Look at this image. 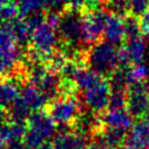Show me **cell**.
I'll list each match as a JSON object with an SVG mask.
<instances>
[{"label":"cell","mask_w":149,"mask_h":149,"mask_svg":"<svg viewBox=\"0 0 149 149\" xmlns=\"http://www.w3.org/2000/svg\"><path fill=\"white\" fill-rule=\"evenodd\" d=\"M30 115H31V111L27 107V105L22 101V99L20 97L8 108V116L10 119V121L24 123V121H27Z\"/></svg>","instance_id":"cell-20"},{"label":"cell","mask_w":149,"mask_h":149,"mask_svg":"<svg viewBox=\"0 0 149 149\" xmlns=\"http://www.w3.org/2000/svg\"><path fill=\"white\" fill-rule=\"evenodd\" d=\"M8 29L10 30L14 41L16 42L17 45L22 47H28L30 45V38H31V28L28 24L27 20L22 16H19L14 21L6 23Z\"/></svg>","instance_id":"cell-16"},{"label":"cell","mask_w":149,"mask_h":149,"mask_svg":"<svg viewBox=\"0 0 149 149\" xmlns=\"http://www.w3.org/2000/svg\"><path fill=\"white\" fill-rule=\"evenodd\" d=\"M22 48L15 42H9L0 45V79L13 78L20 72L23 66Z\"/></svg>","instance_id":"cell-6"},{"label":"cell","mask_w":149,"mask_h":149,"mask_svg":"<svg viewBox=\"0 0 149 149\" xmlns=\"http://www.w3.org/2000/svg\"><path fill=\"white\" fill-rule=\"evenodd\" d=\"M48 113L56 125L63 127H73L83 113V107L76 94L59 95L50 101Z\"/></svg>","instance_id":"cell-4"},{"label":"cell","mask_w":149,"mask_h":149,"mask_svg":"<svg viewBox=\"0 0 149 149\" xmlns=\"http://www.w3.org/2000/svg\"><path fill=\"white\" fill-rule=\"evenodd\" d=\"M111 85L108 78L101 77L91 86L86 87L83 93L84 105L93 114H102L108 109L109 97H111Z\"/></svg>","instance_id":"cell-5"},{"label":"cell","mask_w":149,"mask_h":149,"mask_svg":"<svg viewBox=\"0 0 149 149\" xmlns=\"http://www.w3.org/2000/svg\"><path fill=\"white\" fill-rule=\"evenodd\" d=\"M40 149H54V147L51 146V143H45V144L42 146Z\"/></svg>","instance_id":"cell-31"},{"label":"cell","mask_w":149,"mask_h":149,"mask_svg":"<svg viewBox=\"0 0 149 149\" xmlns=\"http://www.w3.org/2000/svg\"><path fill=\"white\" fill-rule=\"evenodd\" d=\"M126 38L127 37H126V28H125L123 17L116 14L109 13L105 30H104V41L116 47L126 42Z\"/></svg>","instance_id":"cell-13"},{"label":"cell","mask_w":149,"mask_h":149,"mask_svg":"<svg viewBox=\"0 0 149 149\" xmlns=\"http://www.w3.org/2000/svg\"><path fill=\"white\" fill-rule=\"evenodd\" d=\"M139 26L142 35H149V9L139 16Z\"/></svg>","instance_id":"cell-27"},{"label":"cell","mask_w":149,"mask_h":149,"mask_svg":"<svg viewBox=\"0 0 149 149\" xmlns=\"http://www.w3.org/2000/svg\"><path fill=\"white\" fill-rule=\"evenodd\" d=\"M8 149H27L23 144H21V143H17V144H14V146H12V147H9Z\"/></svg>","instance_id":"cell-30"},{"label":"cell","mask_w":149,"mask_h":149,"mask_svg":"<svg viewBox=\"0 0 149 149\" xmlns=\"http://www.w3.org/2000/svg\"><path fill=\"white\" fill-rule=\"evenodd\" d=\"M95 137H97V142H99V143H101L108 148L115 149L116 147L123 146L127 135L122 130L102 126L99 129V132L95 134Z\"/></svg>","instance_id":"cell-18"},{"label":"cell","mask_w":149,"mask_h":149,"mask_svg":"<svg viewBox=\"0 0 149 149\" xmlns=\"http://www.w3.org/2000/svg\"><path fill=\"white\" fill-rule=\"evenodd\" d=\"M149 77V69L144 63L133 64L127 68V78L129 85L136 83H146Z\"/></svg>","instance_id":"cell-21"},{"label":"cell","mask_w":149,"mask_h":149,"mask_svg":"<svg viewBox=\"0 0 149 149\" xmlns=\"http://www.w3.org/2000/svg\"><path fill=\"white\" fill-rule=\"evenodd\" d=\"M19 16L21 15L15 2H0V27L14 21Z\"/></svg>","instance_id":"cell-22"},{"label":"cell","mask_w":149,"mask_h":149,"mask_svg":"<svg viewBox=\"0 0 149 149\" xmlns=\"http://www.w3.org/2000/svg\"><path fill=\"white\" fill-rule=\"evenodd\" d=\"M20 98L27 105V107L31 111V113L42 111V108L45 107V105L48 104V99L43 95V93L37 87L28 83H26L21 87Z\"/></svg>","instance_id":"cell-14"},{"label":"cell","mask_w":149,"mask_h":149,"mask_svg":"<svg viewBox=\"0 0 149 149\" xmlns=\"http://www.w3.org/2000/svg\"><path fill=\"white\" fill-rule=\"evenodd\" d=\"M101 125L104 127L119 129L122 132H127L128 129H132L133 123V116L129 114V112L126 108L122 109H107L105 113L100 115Z\"/></svg>","instance_id":"cell-12"},{"label":"cell","mask_w":149,"mask_h":149,"mask_svg":"<svg viewBox=\"0 0 149 149\" xmlns=\"http://www.w3.org/2000/svg\"><path fill=\"white\" fill-rule=\"evenodd\" d=\"M85 64L88 69L108 78L120 69L119 48L106 41H99L86 50Z\"/></svg>","instance_id":"cell-1"},{"label":"cell","mask_w":149,"mask_h":149,"mask_svg":"<svg viewBox=\"0 0 149 149\" xmlns=\"http://www.w3.org/2000/svg\"><path fill=\"white\" fill-rule=\"evenodd\" d=\"M126 109L133 118H143L149 111V98L146 83L132 84L127 88Z\"/></svg>","instance_id":"cell-8"},{"label":"cell","mask_w":149,"mask_h":149,"mask_svg":"<svg viewBox=\"0 0 149 149\" xmlns=\"http://www.w3.org/2000/svg\"><path fill=\"white\" fill-rule=\"evenodd\" d=\"M86 149H112V148H108V147H106V146H104L99 142H94V143L88 144L86 147Z\"/></svg>","instance_id":"cell-28"},{"label":"cell","mask_w":149,"mask_h":149,"mask_svg":"<svg viewBox=\"0 0 149 149\" xmlns=\"http://www.w3.org/2000/svg\"><path fill=\"white\" fill-rule=\"evenodd\" d=\"M7 118H8V113L6 112V109H5V108L0 107V125H2V123H5V122H7V121H6V120H7Z\"/></svg>","instance_id":"cell-29"},{"label":"cell","mask_w":149,"mask_h":149,"mask_svg":"<svg viewBox=\"0 0 149 149\" xmlns=\"http://www.w3.org/2000/svg\"><path fill=\"white\" fill-rule=\"evenodd\" d=\"M106 3V8L109 13L116 14L119 16H127L129 15L128 1L127 0H104Z\"/></svg>","instance_id":"cell-25"},{"label":"cell","mask_w":149,"mask_h":149,"mask_svg":"<svg viewBox=\"0 0 149 149\" xmlns=\"http://www.w3.org/2000/svg\"><path fill=\"white\" fill-rule=\"evenodd\" d=\"M126 101H127V90H112L108 109L126 108Z\"/></svg>","instance_id":"cell-24"},{"label":"cell","mask_w":149,"mask_h":149,"mask_svg":"<svg viewBox=\"0 0 149 149\" xmlns=\"http://www.w3.org/2000/svg\"><path fill=\"white\" fill-rule=\"evenodd\" d=\"M122 147L123 149H149V111L133 126Z\"/></svg>","instance_id":"cell-9"},{"label":"cell","mask_w":149,"mask_h":149,"mask_svg":"<svg viewBox=\"0 0 149 149\" xmlns=\"http://www.w3.org/2000/svg\"><path fill=\"white\" fill-rule=\"evenodd\" d=\"M56 135V123L48 112L37 111L31 113L27 120V132L23 146L27 149H40L48 140Z\"/></svg>","instance_id":"cell-2"},{"label":"cell","mask_w":149,"mask_h":149,"mask_svg":"<svg viewBox=\"0 0 149 149\" xmlns=\"http://www.w3.org/2000/svg\"><path fill=\"white\" fill-rule=\"evenodd\" d=\"M58 34L55 28H52L47 21L45 17L42 22L35 26L31 30L30 38V56L47 62V59L57 51L56 47L58 44Z\"/></svg>","instance_id":"cell-3"},{"label":"cell","mask_w":149,"mask_h":149,"mask_svg":"<svg viewBox=\"0 0 149 149\" xmlns=\"http://www.w3.org/2000/svg\"><path fill=\"white\" fill-rule=\"evenodd\" d=\"M83 29H84V43L94 44L104 37V30L106 27L109 12L104 8H98L92 12L83 13Z\"/></svg>","instance_id":"cell-7"},{"label":"cell","mask_w":149,"mask_h":149,"mask_svg":"<svg viewBox=\"0 0 149 149\" xmlns=\"http://www.w3.org/2000/svg\"><path fill=\"white\" fill-rule=\"evenodd\" d=\"M17 5L20 15L24 19L43 15L44 8V0H17L15 2Z\"/></svg>","instance_id":"cell-19"},{"label":"cell","mask_w":149,"mask_h":149,"mask_svg":"<svg viewBox=\"0 0 149 149\" xmlns=\"http://www.w3.org/2000/svg\"><path fill=\"white\" fill-rule=\"evenodd\" d=\"M54 149H86L87 137L74 128L58 132L51 142Z\"/></svg>","instance_id":"cell-10"},{"label":"cell","mask_w":149,"mask_h":149,"mask_svg":"<svg viewBox=\"0 0 149 149\" xmlns=\"http://www.w3.org/2000/svg\"><path fill=\"white\" fill-rule=\"evenodd\" d=\"M122 47L127 54L130 65L143 63L146 51H147V42L143 35H137V36L127 38L125 45Z\"/></svg>","instance_id":"cell-15"},{"label":"cell","mask_w":149,"mask_h":149,"mask_svg":"<svg viewBox=\"0 0 149 149\" xmlns=\"http://www.w3.org/2000/svg\"><path fill=\"white\" fill-rule=\"evenodd\" d=\"M146 88H147V94H148V98H149V83H146Z\"/></svg>","instance_id":"cell-32"},{"label":"cell","mask_w":149,"mask_h":149,"mask_svg":"<svg viewBox=\"0 0 149 149\" xmlns=\"http://www.w3.org/2000/svg\"><path fill=\"white\" fill-rule=\"evenodd\" d=\"M21 87L13 78L0 79V107L9 108L20 97Z\"/></svg>","instance_id":"cell-17"},{"label":"cell","mask_w":149,"mask_h":149,"mask_svg":"<svg viewBox=\"0 0 149 149\" xmlns=\"http://www.w3.org/2000/svg\"><path fill=\"white\" fill-rule=\"evenodd\" d=\"M129 14L134 16H141L146 10L149 9V0H127Z\"/></svg>","instance_id":"cell-26"},{"label":"cell","mask_w":149,"mask_h":149,"mask_svg":"<svg viewBox=\"0 0 149 149\" xmlns=\"http://www.w3.org/2000/svg\"><path fill=\"white\" fill-rule=\"evenodd\" d=\"M27 132V126L23 122L8 121L0 125V149H8L9 147L21 143Z\"/></svg>","instance_id":"cell-11"},{"label":"cell","mask_w":149,"mask_h":149,"mask_svg":"<svg viewBox=\"0 0 149 149\" xmlns=\"http://www.w3.org/2000/svg\"><path fill=\"white\" fill-rule=\"evenodd\" d=\"M69 8L80 13H87L100 8L101 0H68Z\"/></svg>","instance_id":"cell-23"}]
</instances>
